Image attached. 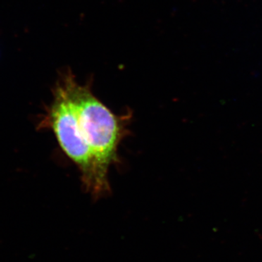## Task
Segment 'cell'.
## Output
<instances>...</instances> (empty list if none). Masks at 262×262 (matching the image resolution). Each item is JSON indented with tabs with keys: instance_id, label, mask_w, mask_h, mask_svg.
Returning <instances> with one entry per match:
<instances>
[{
	"instance_id": "obj_1",
	"label": "cell",
	"mask_w": 262,
	"mask_h": 262,
	"mask_svg": "<svg viewBox=\"0 0 262 262\" xmlns=\"http://www.w3.org/2000/svg\"><path fill=\"white\" fill-rule=\"evenodd\" d=\"M60 80L73 103L81 135L92 155L95 172L93 196L98 199L110 192L108 169L118 160L119 144L128 133L127 125L130 116L113 113L93 94L92 81L83 85L79 84L70 69L63 72Z\"/></svg>"
},
{
	"instance_id": "obj_2",
	"label": "cell",
	"mask_w": 262,
	"mask_h": 262,
	"mask_svg": "<svg viewBox=\"0 0 262 262\" xmlns=\"http://www.w3.org/2000/svg\"><path fill=\"white\" fill-rule=\"evenodd\" d=\"M40 122L41 128L53 131L60 147L80 170L86 191L93 195L95 172L92 155L81 135L73 103L60 80L53 89V101Z\"/></svg>"
}]
</instances>
